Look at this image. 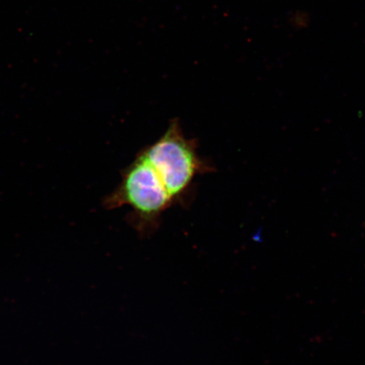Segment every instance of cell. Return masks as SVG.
I'll use <instances>...</instances> for the list:
<instances>
[{
	"label": "cell",
	"mask_w": 365,
	"mask_h": 365,
	"mask_svg": "<svg viewBox=\"0 0 365 365\" xmlns=\"http://www.w3.org/2000/svg\"><path fill=\"white\" fill-rule=\"evenodd\" d=\"M173 205L157 173L140 153L122 171L120 184L102 202L108 211L129 207L130 225L141 237L153 235L161 225L163 213Z\"/></svg>",
	"instance_id": "6da1fadb"
},
{
	"label": "cell",
	"mask_w": 365,
	"mask_h": 365,
	"mask_svg": "<svg viewBox=\"0 0 365 365\" xmlns=\"http://www.w3.org/2000/svg\"><path fill=\"white\" fill-rule=\"evenodd\" d=\"M139 153L157 173L175 205L185 202L196 177L215 171L209 161L200 156L196 140L187 138L177 120Z\"/></svg>",
	"instance_id": "7a4b0ae2"
}]
</instances>
